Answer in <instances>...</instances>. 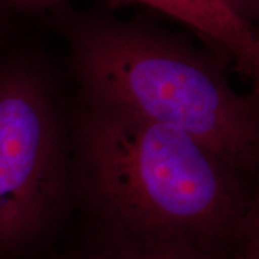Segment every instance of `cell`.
Returning <instances> with one entry per match:
<instances>
[{
    "label": "cell",
    "instance_id": "ba28073f",
    "mask_svg": "<svg viewBox=\"0 0 259 259\" xmlns=\"http://www.w3.org/2000/svg\"><path fill=\"white\" fill-rule=\"evenodd\" d=\"M216 2H218L219 4L226 6L229 11H232V5H233V2H234V0H216Z\"/></svg>",
    "mask_w": 259,
    "mask_h": 259
},
{
    "label": "cell",
    "instance_id": "6da1fadb",
    "mask_svg": "<svg viewBox=\"0 0 259 259\" xmlns=\"http://www.w3.org/2000/svg\"><path fill=\"white\" fill-rule=\"evenodd\" d=\"M72 191L101 251L144 259H259L253 179L181 130L78 96Z\"/></svg>",
    "mask_w": 259,
    "mask_h": 259
},
{
    "label": "cell",
    "instance_id": "3957f363",
    "mask_svg": "<svg viewBox=\"0 0 259 259\" xmlns=\"http://www.w3.org/2000/svg\"><path fill=\"white\" fill-rule=\"evenodd\" d=\"M70 115L40 48H0V259H30L72 196Z\"/></svg>",
    "mask_w": 259,
    "mask_h": 259
},
{
    "label": "cell",
    "instance_id": "52a82bcc",
    "mask_svg": "<svg viewBox=\"0 0 259 259\" xmlns=\"http://www.w3.org/2000/svg\"><path fill=\"white\" fill-rule=\"evenodd\" d=\"M73 259H144V258L132 257V255L108 253V252H103V251H96V252H93V253L84 254L82 257L73 258Z\"/></svg>",
    "mask_w": 259,
    "mask_h": 259
},
{
    "label": "cell",
    "instance_id": "5b68a950",
    "mask_svg": "<svg viewBox=\"0 0 259 259\" xmlns=\"http://www.w3.org/2000/svg\"><path fill=\"white\" fill-rule=\"evenodd\" d=\"M16 17L17 16L0 0V48L12 41Z\"/></svg>",
    "mask_w": 259,
    "mask_h": 259
},
{
    "label": "cell",
    "instance_id": "277c9868",
    "mask_svg": "<svg viewBox=\"0 0 259 259\" xmlns=\"http://www.w3.org/2000/svg\"><path fill=\"white\" fill-rule=\"evenodd\" d=\"M17 17L47 21L52 16L70 9V0H2Z\"/></svg>",
    "mask_w": 259,
    "mask_h": 259
},
{
    "label": "cell",
    "instance_id": "8992f818",
    "mask_svg": "<svg viewBox=\"0 0 259 259\" xmlns=\"http://www.w3.org/2000/svg\"><path fill=\"white\" fill-rule=\"evenodd\" d=\"M232 11L246 23L252 24V21L258 17L259 0H234Z\"/></svg>",
    "mask_w": 259,
    "mask_h": 259
},
{
    "label": "cell",
    "instance_id": "7a4b0ae2",
    "mask_svg": "<svg viewBox=\"0 0 259 259\" xmlns=\"http://www.w3.org/2000/svg\"><path fill=\"white\" fill-rule=\"evenodd\" d=\"M45 23L66 42L79 97L179 128L254 179L258 90H235L215 57L145 19L70 8Z\"/></svg>",
    "mask_w": 259,
    "mask_h": 259
}]
</instances>
